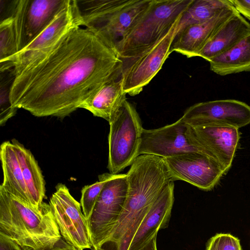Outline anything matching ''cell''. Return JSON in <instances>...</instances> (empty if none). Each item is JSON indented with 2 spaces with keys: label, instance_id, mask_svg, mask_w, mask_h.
<instances>
[{
  "label": "cell",
  "instance_id": "obj_1",
  "mask_svg": "<svg viewBox=\"0 0 250 250\" xmlns=\"http://www.w3.org/2000/svg\"><path fill=\"white\" fill-rule=\"evenodd\" d=\"M123 61L95 33L77 25L51 50L14 75L12 106L63 119L109 80Z\"/></svg>",
  "mask_w": 250,
  "mask_h": 250
},
{
  "label": "cell",
  "instance_id": "obj_2",
  "mask_svg": "<svg viewBox=\"0 0 250 250\" xmlns=\"http://www.w3.org/2000/svg\"><path fill=\"white\" fill-rule=\"evenodd\" d=\"M126 174L125 202L108 242L116 250H128L142 221L170 181L164 159L149 154L139 155Z\"/></svg>",
  "mask_w": 250,
  "mask_h": 250
},
{
  "label": "cell",
  "instance_id": "obj_3",
  "mask_svg": "<svg viewBox=\"0 0 250 250\" xmlns=\"http://www.w3.org/2000/svg\"><path fill=\"white\" fill-rule=\"evenodd\" d=\"M0 234L23 250L52 247L62 237L49 204L36 208L0 186Z\"/></svg>",
  "mask_w": 250,
  "mask_h": 250
},
{
  "label": "cell",
  "instance_id": "obj_4",
  "mask_svg": "<svg viewBox=\"0 0 250 250\" xmlns=\"http://www.w3.org/2000/svg\"><path fill=\"white\" fill-rule=\"evenodd\" d=\"M151 0H73V4L79 25L95 33L118 55L122 42Z\"/></svg>",
  "mask_w": 250,
  "mask_h": 250
},
{
  "label": "cell",
  "instance_id": "obj_5",
  "mask_svg": "<svg viewBox=\"0 0 250 250\" xmlns=\"http://www.w3.org/2000/svg\"><path fill=\"white\" fill-rule=\"evenodd\" d=\"M193 0H151L129 30L118 51L121 59L131 58L151 46L180 20Z\"/></svg>",
  "mask_w": 250,
  "mask_h": 250
},
{
  "label": "cell",
  "instance_id": "obj_6",
  "mask_svg": "<svg viewBox=\"0 0 250 250\" xmlns=\"http://www.w3.org/2000/svg\"><path fill=\"white\" fill-rule=\"evenodd\" d=\"M109 124L107 168L110 173L117 174L139 155L144 128L135 106L127 100Z\"/></svg>",
  "mask_w": 250,
  "mask_h": 250
},
{
  "label": "cell",
  "instance_id": "obj_7",
  "mask_svg": "<svg viewBox=\"0 0 250 250\" xmlns=\"http://www.w3.org/2000/svg\"><path fill=\"white\" fill-rule=\"evenodd\" d=\"M128 190L126 174H112L105 183L87 220L92 247L101 250L124 208Z\"/></svg>",
  "mask_w": 250,
  "mask_h": 250
},
{
  "label": "cell",
  "instance_id": "obj_8",
  "mask_svg": "<svg viewBox=\"0 0 250 250\" xmlns=\"http://www.w3.org/2000/svg\"><path fill=\"white\" fill-rule=\"evenodd\" d=\"M179 22L151 46L122 61L121 77L124 90L127 94L134 96L140 94L161 70L172 53L170 48L176 35Z\"/></svg>",
  "mask_w": 250,
  "mask_h": 250
},
{
  "label": "cell",
  "instance_id": "obj_9",
  "mask_svg": "<svg viewBox=\"0 0 250 250\" xmlns=\"http://www.w3.org/2000/svg\"><path fill=\"white\" fill-rule=\"evenodd\" d=\"M193 151L208 155L198 143L192 126L182 117L171 124L158 128L143 129L139 155L149 154L165 158Z\"/></svg>",
  "mask_w": 250,
  "mask_h": 250
},
{
  "label": "cell",
  "instance_id": "obj_10",
  "mask_svg": "<svg viewBox=\"0 0 250 250\" xmlns=\"http://www.w3.org/2000/svg\"><path fill=\"white\" fill-rule=\"evenodd\" d=\"M55 188L49 204L62 237L78 250L91 249L87 220L82 213L81 204L65 185L59 183Z\"/></svg>",
  "mask_w": 250,
  "mask_h": 250
},
{
  "label": "cell",
  "instance_id": "obj_11",
  "mask_svg": "<svg viewBox=\"0 0 250 250\" xmlns=\"http://www.w3.org/2000/svg\"><path fill=\"white\" fill-rule=\"evenodd\" d=\"M170 181L181 180L199 189L212 190L226 172L211 156L188 152L163 158Z\"/></svg>",
  "mask_w": 250,
  "mask_h": 250
},
{
  "label": "cell",
  "instance_id": "obj_12",
  "mask_svg": "<svg viewBox=\"0 0 250 250\" xmlns=\"http://www.w3.org/2000/svg\"><path fill=\"white\" fill-rule=\"evenodd\" d=\"M70 1V0H15L12 16L18 52L41 33Z\"/></svg>",
  "mask_w": 250,
  "mask_h": 250
},
{
  "label": "cell",
  "instance_id": "obj_13",
  "mask_svg": "<svg viewBox=\"0 0 250 250\" xmlns=\"http://www.w3.org/2000/svg\"><path fill=\"white\" fill-rule=\"evenodd\" d=\"M181 117L192 127L222 125L239 129L250 124V106L233 99L201 102L187 108Z\"/></svg>",
  "mask_w": 250,
  "mask_h": 250
},
{
  "label": "cell",
  "instance_id": "obj_14",
  "mask_svg": "<svg viewBox=\"0 0 250 250\" xmlns=\"http://www.w3.org/2000/svg\"><path fill=\"white\" fill-rule=\"evenodd\" d=\"M79 25L73 0L32 42L15 56L14 75L51 50L72 28Z\"/></svg>",
  "mask_w": 250,
  "mask_h": 250
},
{
  "label": "cell",
  "instance_id": "obj_15",
  "mask_svg": "<svg viewBox=\"0 0 250 250\" xmlns=\"http://www.w3.org/2000/svg\"><path fill=\"white\" fill-rule=\"evenodd\" d=\"M237 12L232 3L210 19L186 26L176 33L171 52H176L187 58L197 57L221 26Z\"/></svg>",
  "mask_w": 250,
  "mask_h": 250
},
{
  "label": "cell",
  "instance_id": "obj_16",
  "mask_svg": "<svg viewBox=\"0 0 250 250\" xmlns=\"http://www.w3.org/2000/svg\"><path fill=\"white\" fill-rule=\"evenodd\" d=\"M192 127L198 143L227 172L231 167L239 143V129L222 125Z\"/></svg>",
  "mask_w": 250,
  "mask_h": 250
},
{
  "label": "cell",
  "instance_id": "obj_17",
  "mask_svg": "<svg viewBox=\"0 0 250 250\" xmlns=\"http://www.w3.org/2000/svg\"><path fill=\"white\" fill-rule=\"evenodd\" d=\"M174 182H169L146 215L130 242L127 250H139L167 228L174 203Z\"/></svg>",
  "mask_w": 250,
  "mask_h": 250
},
{
  "label": "cell",
  "instance_id": "obj_18",
  "mask_svg": "<svg viewBox=\"0 0 250 250\" xmlns=\"http://www.w3.org/2000/svg\"><path fill=\"white\" fill-rule=\"evenodd\" d=\"M126 94L121 75L105 83L84 101L79 108L85 109L109 123L127 100Z\"/></svg>",
  "mask_w": 250,
  "mask_h": 250
},
{
  "label": "cell",
  "instance_id": "obj_19",
  "mask_svg": "<svg viewBox=\"0 0 250 250\" xmlns=\"http://www.w3.org/2000/svg\"><path fill=\"white\" fill-rule=\"evenodd\" d=\"M250 34V23L238 12L227 21L199 52L209 62L228 51Z\"/></svg>",
  "mask_w": 250,
  "mask_h": 250
},
{
  "label": "cell",
  "instance_id": "obj_20",
  "mask_svg": "<svg viewBox=\"0 0 250 250\" xmlns=\"http://www.w3.org/2000/svg\"><path fill=\"white\" fill-rule=\"evenodd\" d=\"M12 143L19 159L31 205L42 207L45 196V181L41 168L31 152L13 139Z\"/></svg>",
  "mask_w": 250,
  "mask_h": 250
},
{
  "label": "cell",
  "instance_id": "obj_21",
  "mask_svg": "<svg viewBox=\"0 0 250 250\" xmlns=\"http://www.w3.org/2000/svg\"><path fill=\"white\" fill-rule=\"evenodd\" d=\"M0 159L3 176L0 186L31 205L19 159L12 142L5 141L1 144Z\"/></svg>",
  "mask_w": 250,
  "mask_h": 250
},
{
  "label": "cell",
  "instance_id": "obj_22",
  "mask_svg": "<svg viewBox=\"0 0 250 250\" xmlns=\"http://www.w3.org/2000/svg\"><path fill=\"white\" fill-rule=\"evenodd\" d=\"M209 62L210 70L220 76L250 72V34Z\"/></svg>",
  "mask_w": 250,
  "mask_h": 250
},
{
  "label": "cell",
  "instance_id": "obj_23",
  "mask_svg": "<svg viewBox=\"0 0 250 250\" xmlns=\"http://www.w3.org/2000/svg\"><path fill=\"white\" fill-rule=\"evenodd\" d=\"M231 4L230 0H193L182 15L177 33L186 26L210 19Z\"/></svg>",
  "mask_w": 250,
  "mask_h": 250
},
{
  "label": "cell",
  "instance_id": "obj_24",
  "mask_svg": "<svg viewBox=\"0 0 250 250\" xmlns=\"http://www.w3.org/2000/svg\"><path fill=\"white\" fill-rule=\"evenodd\" d=\"M18 52L14 19L11 16L0 21V72L12 68Z\"/></svg>",
  "mask_w": 250,
  "mask_h": 250
},
{
  "label": "cell",
  "instance_id": "obj_25",
  "mask_svg": "<svg viewBox=\"0 0 250 250\" xmlns=\"http://www.w3.org/2000/svg\"><path fill=\"white\" fill-rule=\"evenodd\" d=\"M14 78L13 68L0 71V125L3 126L15 116L17 109L12 106L10 100V90Z\"/></svg>",
  "mask_w": 250,
  "mask_h": 250
},
{
  "label": "cell",
  "instance_id": "obj_26",
  "mask_svg": "<svg viewBox=\"0 0 250 250\" xmlns=\"http://www.w3.org/2000/svg\"><path fill=\"white\" fill-rule=\"evenodd\" d=\"M112 174L104 173L98 176L99 181L84 186L81 190L80 204L86 220L90 218L98 198Z\"/></svg>",
  "mask_w": 250,
  "mask_h": 250
},
{
  "label": "cell",
  "instance_id": "obj_27",
  "mask_svg": "<svg viewBox=\"0 0 250 250\" xmlns=\"http://www.w3.org/2000/svg\"><path fill=\"white\" fill-rule=\"evenodd\" d=\"M206 250H242L239 239L229 233H217L208 241Z\"/></svg>",
  "mask_w": 250,
  "mask_h": 250
},
{
  "label": "cell",
  "instance_id": "obj_28",
  "mask_svg": "<svg viewBox=\"0 0 250 250\" xmlns=\"http://www.w3.org/2000/svg\"><path fill=\"white\" fill-rule=\"evenodd\" d=\"M236 10L243 17L250 21V0H230Z\"/></svg>",
  "mask_w": 250,
  "mask_h": 250
},
{
  "label": "cell",
  "instance_id": "obj_29",
  "mask_svg": "<svg viewBox=\"0 0 250 250\" xmlns=\"http://www.w3.org/2000/svg\"><path fill=\"white\" fill-rule=\"evenodd\" d=\"M0 250H23L19 245L0 234Z\"/></svg>",
  "mask_w": 250,
  "mask_h": 250
},
{
  "label": "cell",
  "instance_id": "obj_30",
  "mask_svg": "<svg viewBox=\"0 0 250 250\" xmlns=\"http://www.w3.org/2000/svg\"><path fill=\"white\" fill-rule=\"evenodd\" d=\"M38 250H78L75 247L66 242L62 237L55 244L48 248Z\"/></svg>",
  "mask_w": 250,
  "mask_h": 250
},
{
  "label": "cell",
  "instance_id": "obj_31",
  "mask_svg": "<svg viewBox=\"0 0 250 250\" xmlns=\"http://www.w3.org/2000/svg\"><path fill=\"white\" fill-rule=\"evenodd\" d=\"M156 237L157 235L154 236L146 245L139 250H157Z\"/></svg>",
  "mask_w": 250,
  "mask_h": 250
}]
</instances>
